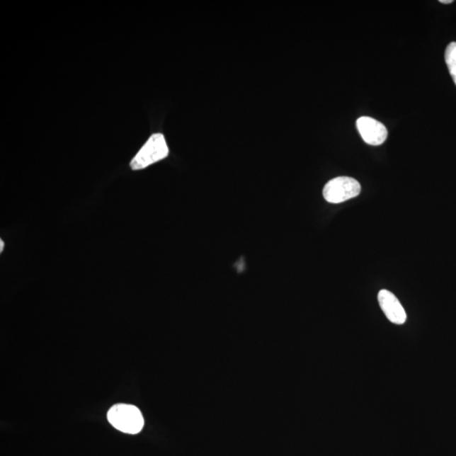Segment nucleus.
<instances>
[{"instance_id":"obj_1","label":"nucleus","mask_w":456,"mask_h":456,"mask_svg":"<svg viewBox=\"0 0 456 456\" xmlns=\"http://www.w3.org/2000/svg\"><path fill=\"white\" fill-rule=\"evenodd\" d=\"M108 420L118 431L129 434L139 433L144 427L142 412L133 405H114L108 412Z\"/></svg>"},{"instance_id":"obj_2","label":"nucleus","mask_w":456,"mask_h":456,"mask_svg":"<svg viewBox=\"0 0 456 456\" xmlns=\"http://www.w3.org/2000/svg\"><path fill=\"white\" fill-rule=\"evenodd\" d=\"M169 150L164 135L160 133L152 135L146 144L130 161V168L140 170L156 164L169 156Z\"/></svg>"},{"instance_id":"obj_3","label":"nucleus","mask_w":456,"mask_h":456,"mask_svg":"<svg viewBox=\"0 0 456 456\" xmlns=\"http://www.w3.org/2000/svg\"><path fill=\"white\" fill-rule=\"evenodd\" d=\"M361 186L356 179L338 177L331 179L324 187L323 195L327 203L339 204L360 194Z\"/></svg>"},{"instance_id":"obj_4","label":"nucleus","mask_w":456,"mask_h":456,"mask_svg":"<svg viewBox=\"0 0 456 456\" xmlns=\"http://www.w3.org/2000/svg\"><path fill=\"white\" fill-rule=\"evenodd\" d=\"M357 128L363 139L371 146H380L388 137L387 127L370 117L359 118L357 120Z\"/></svg>"},{"instance_id":"obj_5","label":"nucleus","mask_w":456,"mask_h":456,"mask_svg":"<svg viewBox=\"0 0 456 456\" xmlns=\"http://www.w3.org/2000/svg\"><path fill=\"white\" fill-rule=\"evenodd\" d=\"M378 300L381 309L390 322L402 324L406 321V314L397 297L388 290H381Z\"/></svg>"},{"instance_id":"obj_6","label":"nucleus","mask_w":456,"mask_h":456,"mask_svg":"<svg viewBox=\"0 0 456 456\" xmlns=\"http://www.w3.org/2000/svg\"><path fill=\"white\" fill-rule=\"evenodd\" d=\"M445 62L456 85V42H451L445 50Z\"/></svg>"},{"instance_id":"obj_7","label":"nucleus","mask_w":456,"mask_h":456,"mask_svg":"<svg viewBox=\"0 0 456 456\" xmlns=\"http://www.w3.org/2000/svg\"><path fill=\"white\" fill-rule=\"evenodd\" d=\"M440 2L442 3V4H448L453 3V0H440Z\"/></svg>"},{"instance_id":"obj_8","label":"nucleus","mask_w":456,"mask_h":456,"mask_svg":"<svg viewBox=\"0 0 456 456\" xmlns=\"http://www.w3.org/2000/svg\"><path fill=\"white\" fill-rule=\"evenodd\" d=\"M4 246V244L3 243V240H0V252L3 251Z\"/></svg>"}]
</instances>
